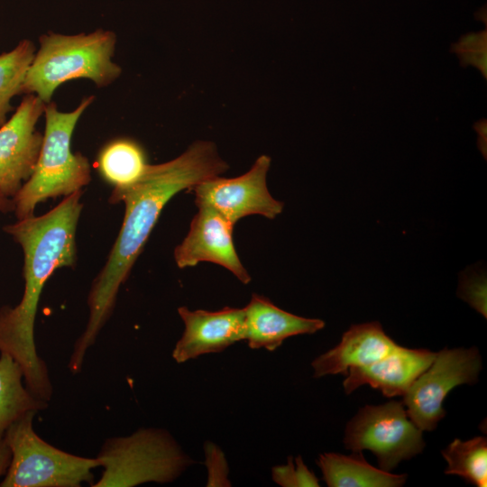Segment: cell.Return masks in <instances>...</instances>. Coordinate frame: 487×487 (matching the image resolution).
Here are the masks:
<instances>
[{
    "mask_svg": "<svg viewBox=\"0 0 487 487\" xmlns=\"http://www.w3.org/2000/svg\"><path fill=\"white\" fill-rule=\"evenodd\" d=\"M228 168L214 142L197 141L171 161L148 164L132 185L113 188L109 202H123L124 216L106 262L91 284L87 326L76 341L69 362L73 373L81 370L87 351L112 315L119 289L127 280L166 204L178 193L189 192L199 182L220 176Z\"/></svg>",
    "mask_w": 487,
    "mask_h": 487,
    "instance_id": "obj_1",
    "label": "cell"
},
{
    "mask_svg": "<svg viewBox=\"0 0 487 487\" xmlns=\"http://www.w3.org/2000/svg\"><path fill=\"white\" fill-rule=\"evenodd\" d=\"M14 207L13 199L4 196L0 192V212L2 213H9L12 211L14 212Z\"/></svg>",
    "mask_w": 487,
    "mask_h": 487,
    "instance_id": "obj_24",
    "label": "cell"
},
{
    "mask_svg": "<svg viewBox=\"0 0 487 487\" xmlns=\"http://www.w3.org/2000/svg\"><path fill=\"white\" fill-rule=\"evenodd\" d=\"M446 474L462 477L477 487L487 485V439L475 436L468 440L454 439L444 450Z\"/></svg>",
    "mask_w": 487,
    "mask_h": 487,
    "instance_id": "obj_19",
    "label": "cell"
},
{
    "mask_svg": "<svg viewBox=\"0 0 487 487\" xmlns=\"http://www.w3.org/2000/svg\"><path fill=\"white\" fill-rule=\"evenodd\" d=\"M39 42L22 93L33 94L45 104L51 102L58 87L69 80L87 78L104 87L122 73L112 60L116 43L112 31L97 29L73 35L50 32L42 34Z\"/></svg>",
    "mask_w": 487,
    "mask_h": 487,
    "instance_id": "obj_3",
    "label": "cell"
},
{
    "mask_svg": "<svg viewBox=\"0 0 487 487\" xmlns=\"http://www.w3.org/2000/svg\"><path fill=\"white\" fill-rule=\"evenodd\" d=\"M436 355V353L427 349L406 348L398 345L377 362L349 369L343 383L345 391L350 394L362 385H369L388 398L403 396Z\"/></svg>",
    "mask_w": 487,
    "mask_h": 487,
    "instance_id": "obj_13",
    "label": "cell"
},
{
    "mask_svg": "<svg viewBox=\"0 0 487 487\" xmlns=\"http://www.w3.org/2000/svg\"><path fill=\"white\" fill-rule=\"evenodd\" d=\"M422 430L409 418L402 401L366 405L348 422L344 443L353 452L370 450L380 469L391 472L425 447Z\"/></svg>",
    "mask_w": 487,
    "mask_h": 487,
    "instance_id": "obj_7",
    "label": "cell"
},
{
    "mask_svg": "<svg viewBox=\"0 0 487 487\" xmlns=\"http://www.w3.org/2000/svg\"><path fill=\"white\" fill-rule=\"evenodd\" d=\"M183 334L176 343L172 357L182 363L200 355L220 353L245 338L244 308L225 307L217 311L189 310L179 307Z\"/></svg>",
    "mask_w": 487,
    "mask_h": 487,
    "instance_id": "obj_12",
    "label": "cell"
},
{
    "mask_svg": "<svg viewBox=\"0 0 487 487\" xmlns=\"http://www.w3.org/2000/svg\"><path fill=\"white\" fill-rule=\"evenodd\" d=\"M459 296L486 317V280L482 275L467 276L461 280Z\"/></svg>",
    "mask_w": 487,
    "mask_h": 487,
    "instance_id": "obj_22",
    "label": "cell"
},
{
    "mask_svg": "<svg viewBox=\"0 0 487 487\" xmlns=\"http://www.w3.org/2000/svg\"><path fill=\"white\" fill-rule=\"evenodd\" d=\"M94 96L82 98L76 109L61 112L54 102L45 105V129L41 152L31 177L12 198L17 220L34 216L38 204L48 198L67 197L91 181L86 156L71 152L76 125Z\"/></svg>",
    "mask_w": 487,
    "mask_h": 487,
    "instance_id": "obj_4",
    "label": "cell"
},
{
    "mask_svg": "<svg viewBox=\"0 0 487 487\" xmlns=\"http://www.w3.org/2000/svg\"><path fill=\"white\" fill-rule=\"evenodd\" d=\"M11 462V451L3 436H0V477L7 472Z\"/></svg>",
    "mask_w": 487,
    "mask_h": 487,
    "instance_id": "obj_23",
    "label": "cell"
},
{
    "mask_svg": "<svg viewBox=\"0 0 487 487\" xmlns=\"http://www.w3.org/2000/svg\"><path fill=\"white\" fill-rule=\"evenodd\" d=\"M482 359L476 347L444 348L403 395L409 419L422 431L434 430L445 417L443 401L461 384L477 381Z\"/></svg>",
    "mask_w": 487,
    "mask_h": 487,
    "instance_id": "obj_8",
    "label": "cell"
},
{
    "mask_svg": "<svg viewBox=\"0 0 487 487\" xmlns=\"http://www.w3.org/2000/svg\"><path fill=\"white\" fill-rule=\"evenodd\" d=\"M188 233L174 250L179 268L194 267L201 262L218 264L231 271L242 283L252 278L239 259L233 241L234 225L217 211L198 207Z\"/></svg>",
    "mask_w": 487,
    "mask_h": 487,
    "instance_id": "obj_11",
    "label": "cell"
},
{
    "mask_svg": "<svg viewBox=\"0 0 487 487\" xmlns=\"http://www.w3.org/2000/svg\"><path fill=\"white\" fill-rule=\"evenodd\" d=\"M397 346L379 322L353 325L337 345L312 362L314 376L346 375L349 369L372 364Z\"/></svg>",
    "mask_w": 487,
    "mask_h": 487,
    "instance_id": "obj_14",
    "label": "cell"
},
{
    "mask_svg": "<svg viewBox=\"0 0 487 487\" xmlns=\"http://www.w3.org/2000/svg\"><path fill=\"white\" fill-rule=\"evenodd\" d=\"M96 164L105 181L114 188H122L136 182L149 163L139 142L129 138H118L103 146Z\"/></svg>",
    "mask_w": 487,
    "mask_h": 487,
    "instance_id": "obj_18",
    "label": "cell"
},
{
    "mask_svg": "<svg viewBox=\"0 0 487 487\" xmlns=\"http://www.w3.org/2000/svg\"><path fill=\"white\" fill-rule=\"evenodd\" d=\"M45 105L37 96L28 94L0 127V192L7 198L16 195L34 170L43 139L36 124Z\"/></svg>",
    "mask_w": 487,
    "mask_h": 487,
    "instance_id": "obj_10",
    "label": "cell"
},
{
    "mask_svg": "<svg viewBox=\"0 0 487 487\" xmlns=\"http://www.w3.org/2000/svg\"><path fill=\"white\" fill-rule=\"evenodd\" d=\"M317 464L329 487H400L407 475L394 474L370 464L361 452L349 455L325 453Z\"/></svg>",
    "mask_w": 487,
    "mask_h": 487,
    "instance_id": "obj_16",
    "label": "cell"
},
{
    "mask_svg": "<svg viewBox=\"0 0 487 487\" xmlns=\"http://www.w3.org/2000/svg\"><path fill=\"white\" fill-rule=\"evenodd\" d=\"M271 158L261 155L251 169L235 178L216 176L194 186L197 207H208L235 225L243 217L260 215L274 219L281 214L283 202L272 198L267 188Z\"/></svg>",
    "mask_w": 487,
    "mask_h": 487,
    "instance_id": "obj_9",
    "label": "cell"
},
{
    "mask_svg": "<svg viewBox=\"0 0 487 487\" xmlns=\"http://www.w3.org/2000/svg\"><path fill=\"white\" fill-rule=\"evenodd\" d=\"M48 401L34 396L25 386L21 366L8 354H0V436L30 411L39 412Z\"/></svg>",
    "mask_w": 487,
    "mask_h": 487,
    "instance_id": "obj_17",
    "label": "cell"
},
{
    "mask_svg": "<svg viewBox=\"0 0 487 487\" xmlns=\"http://www.w3.org/2000/svg\"><path fill=\"white\" fill-rule=\"evenodd\" d=\"M96 458L103 471L92 487L169 483L194 463L168 431L155 427L106 439Z\"/></svg>",
    "mask_w": 487,
    "mask_h": 487,
    "instance_id": "obj_5",
    "label": "cell"
},
{
    "mask_svg": "<svg viewBox=\"0 0 487 487\" xmlns=\"http://www.w3.org/2000/svg\"><path fill=\"white\" fill-rule=\"evenodd\" d=\"M35 51L33 42L23 39L13 50L0 54V127L6 122L12 98L22 93Z\"/></svg>",
    "mask_w": 487,
    "mask_h": 487,
    "instance_id": "obj_20",
    "label": "cell"
},
{
    "mask_svg": "<svg viewBox=\"0 0 487 487\" xmlns=\"http://www.w3.org/2000/svg\"><path fill=\"white\" fill-rule=\"evenodd\" d=\"M82 194L83 190H78L42 216L20 219L3 227L22 247L24 289L15 307L0 308V354L10 355L21 366L27 389L46 401L51 398L52 385L46 363L36 350V313L43 287L54 271L76 264Z\"/></svg>",
    "mask_w": 487,
    "mask_h": 487,
    "instance_id": "obj_2",
    "label": "cell"
},
{
    "mask_svg": "<svg viewBox=\"0 0 487 487\" xmlns=\"http://www.w3.org/2000/svg\"><path fill=\"white\" fill-rule=\"evenodd\" d=\"M272 480L283 487H318L319 481L305 464L302 457H288L285 465H278L271 470Z\"/></svg>",
    "mask_w": 487,
    "mask_h": 487,
    "instance_id": "obj_21",
    "label": "cell"
},
{
    "mask_svg": "<svg viewBox=\"0 0 487 487\" xmlns=\"http://www.w3.org/2000/svg\"><path fill=\"white\" fill-rule=\"evenodd\" d=\"M38 412L30 411L4 434L11 462L1 487H79L94 483L96 457L76 455L59 449L39 436L33 428Z\"/></svg>",
    "mask_w": 487,
    "mask_h": 487,
    "instance_id": "obj_6",
    "label": "cell"
},
{
    "mask_svg": "<svg viewBox=\"0 0 487 487\" xmlns=\"http://www.w3.org/2000/svg\"><path fill=\"white\" fill-rule=\"evenodd\" d=\"M244 310V340L252 349L274 351L290 336L314 334L325 326L321 319L291 314L275 306L266 297L255 293Z\"/></svg>",
    "mask_w": 487,
    "mask_h": 487,
    "instance_id": "obj_15",
    "label": "cell"
}]
</instances>
